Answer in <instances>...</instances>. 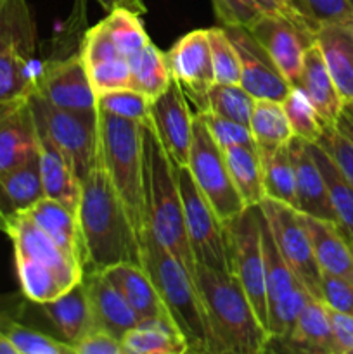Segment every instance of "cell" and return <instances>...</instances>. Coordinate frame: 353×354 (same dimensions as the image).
I'll use <instances>...</instances> for the list:
<instances>
[{
	"label": "cell",
	"mask_w": 353,
	"mask_h": 354,
	"mask_svg": "<svg viewBox=\"0 0 353 354\" xmlns=\"http://www.w3.org/2000/svg\"><path fill=\"white\" fill-rule=\"evenodd\" d=\"M33 93L57 109L76 113L97 111V95L80 50L42 66L37 73Z\"/></svg>",
	"instance_id": "obj_12"
},
{
	"label": "cell",
	"mask_w": 353,
	"mask_h": 354,
	"mask_svg": "<svg viewBox=\"0 0 353 354\" xmlns=\"http://www.w3.org/2000/svg\"><path fill=\"white\" fill-rule=\"evenodd\" d=\"M296 85L305 90L324 124H331L338 120L345 102L325 68V62L315 41L305 52L303 68Z\"/></svg>",
	"instance_id": "obj_28"
},
{
	"label": "cell",
	"mask_w": 353,
	"mask_h": 354,
	"mask_svg": "<svg viewBox=\"0 0 353 354\" xmlns=\"http://www.w3.org/2000/svg\"><path fill=\"white\" fill-rule=\"evenodd\" d=\"M353 185V102L345 104L338 120L324 124L317 140Z\"/></svg>",
	"instance_id": "obj_39"
},
{
	"label": "cell",
	"mask_w": 353,
	"mask_h": 354,
	"mask_svg": "<svg viewBox=\"0 0 353 354\" xmlns=\"http://www.w3.org/2000/svg\"><path fill=\"white\" fill-rule=\"evenodd\" d=\"M320 290V299L329 308L353 317V283L350 280L322 273Z\"/></svg>",
	"instance_id": "obj_50"
},
{
	"label": "cell",
	"mask_w": 353,
	"mask_h": 354,
	"mask_svg": "<svg viewBox=\"0 0 353 354\" xmlns=\"http://www.w3.org/2000/svg\"><path fill=\"white\" fill-rule=\"evenodd\" d=\"M246 30L265 48L289 85H296L305 52L315 41L314 31L289 17L273 14H260Z\"/></svg>",
	"instance_id": "obj_13"
},
{
	"label": "cell",
	"mask_w": 353,
	"mask_h": 354,
	"mask_svg": "<svg viewBox=\"0 0 353 354\" xmlns=\"http://www.w3.org/2000/svg\"><path fill=\"white\" fill-rule=\"evenodd\" d=\"M187 168L197 189L206 197L221 223H227L244 209V203L228 173L224 149L215 142L206 123L197 113H194L192 142Z\"/></svg>",
	"instance_id": "obj_8"
},
{
	"label": "cell",
	"mask_w": 353,
	"mask_h": 354,
	"mask_svg": "<svg viewBox=\"0 0 353 354\" xmlns=\"http://www.w3.org/2000/svg\"><path fill=\"white\" fill-rule=\"evenodd\" d=\"M107 279L111 280L114 287L123 294L127 303L132 310L137 313L138 320H158L172 324L168 311L152 283L151 277L145 272V268L138 263H118L102 270ZM175 327V325H173Z\"/></svg>",
	"instance_id": "obj_21"
},
{
	"label": "cell",
	"mask_w": 353,
	"mask_h": 354,
	"mask_svg": "<svg viewBox=\"0 0 353 354\" xmlns=\"http://www.w3.org/2000/svg\"><path fill=\"white\" fill-rule=\"evenodd\" d=\"M241 59V86L255 99L282 102L291 85L279 71L265 48L246 28H225Z\"/></svg>",
	"instance_id": "obj_16"
},
{
	"label": "cell",
	"mask_w": 353,
	"mask_h": 354,
	"mask_svg": "<svg viewBox=\"0 0 353 354\" xmlns=\"http://www.w3.org/2000/svg\"><path fill=\"white\" fill-rule=\"evenodd\" d=\"M203 121L206 123L211 137L215 138L221 149L235 147V145H249L256 147L255 138H253L251 130L248 124L237 123V121L227 120V118L217 116L213 113H197Z\"/></svg>",
	"instance_id": "obj_48"
},
{
	"label": "cell",
	"mask_w": 353,
	"mask_h": 354,
	"mask_svg": "<svg viewBox=\"0 0 353 354\" xmlns=\"http://www.w3.org/2000/svg\"><path fill=\"white\" fill-rule=\"evenodd\" d=\"M37 73L33 57L19 52L0 54V107L14 106L30 99L35 90Z\"/></svg>",
	"instance_id": "obj_37"
},
{
	"label": "cell",
	"mask_w": 353,
	"mask_h": 354,
	"mask_svg": "<svg viewBox=\"0 0 353 354\" xmlns=\"http://www.w3.org/2000/svg\"><path fill=\"white\" fill-rule=\"evenodd\" d=\"M82 280L85 283L96 328L121 341L128 330L141 324L137 313L102 270H85Z\"/></svg>",
	"instance_id": "obj_19"
},
{
	"label": "cell",
	"mask_w": 353,
	"mask_h": 354,
	"mask_svg": "<svg viewBox=\"0 0 353 354\" xmlns=\"http://www.w3.org/2000/svg\"><path fill=\"white\" fill-rule=\"evenodd\" d=\"M38 135V162L44 194L48 199H55L76 211L80 201V178L66 156L37 130Z\"/></svg>",
	"instance_id": "obj_27"
},
{
	"label": "cell",
	"mask_w": 353,
	"mask_h": 354,
	"mask_svg": "<svg viewBox=\"0 0 353 354\" xmlns=\"http://www.w3.org/2000/svg\"><path fill=\"white\" fill-rule=\"evenodd\" d=\"M173 80L179 83L196 113L206 111V95L215 83L208 30L183 35L166 54Z\"/></svg>",
	"instance_id": "obj_14"
},
{
	"label": "cell",
	"mask_w": 353,
	"mask_h": 354,
	"mask_svg": "<svg viewBox=\"0 0 353 354\" xmlns=\"http://www.w3.org/2000/svg\"><path fill=\"white\" fill-rule=\"evenodd\" d=\"M270 344H280L282 351L291 353L338 354L329 322L327 304L322 299L311 297L298 315L289 334L282 339L270 341Z\"/></svg>",
	"instance_id": "obj_23"
},
{
	"label": "cell",
	"mask_w": 353,
	"mask_h": 354,
	"mask_svg": "<svg viewBox=\"0 0 353 354\" xmlns=\"http://www.w3.org/2000/svg\"><path fill=\"white\" fill-rule=\"evenodd\" d=\"M142 266L151 277L175 328L185 339L189 353L215 354L206 308L194 277L151 237L142 249Z\"/></svg>",
	"instance_id": "obj_4"
},
{
	"label": "cell",
	"mask_w": 353,
	"mask_h": 354,
	"mask_svg": "<svg viewBox=\"0 0 353 354\" xmlns=\"http://www.w3.org/2000/svg\"><path fill=\"white\" fill-rule=\"evenodd\" d=\"M28 100L37 130L66 156L82 182L96 162L100 149L99 111L76 113L57 109L35 93Z\"/></svg>",
	"instance_id": "obj_6"
},
{
	"label": "cell",
	"mask_w": 353,
	"mask_h": 354,
	"mask_svg": "<svg viewBox=\"0 0 353 354\" xmlns=\"http://www.w3.org/2000/svg\"><path fill=\"white\" fill-rule=\"evenodd\" d=\"M176 178L182 196L187 241L194 261L196 265H204L218 272H230L224 223L197 189L187 166H176Z\"/></svg>",
	"instance_id": "obj_10"
},
{
	"label": "cell",
	"mask_w": 353,
	"mask_h": 354,
	"mask_svg": "<svg viewBox=\"0 0 353 354\" xmlns=\"http://www.w3.org/2000/svg\"><path fill=\"white\" fill-rule=\"evenodd\" d=\"M211 3L224 28H248L262 14L251 0H211Z\"/></svg>",
	"instance_id": "obj_49"
},
{
	"label": "cell",
	"mask_w": 353,
	"mask_h": 354,
	"mask_svg": "<svg viewBox=\"0 0 353 354\" xmlns=\"http://www.w3.org/2000/svg\"><path fill=\"white\" fill-rule=\"evenodd\" d=\"M14 261H16L17 279H19L24 297L38 306L48 303V301H54L55 297L78 283L23 254H14Z\"/></svg>",
	"instance_id": "obj_33"
},
{
	"label": "cell",
	"mask_w": 353,
	"mask_h": 354,
	"mask_svg": "<svg viewBox=\"0 0 353 354\" xmlns=\"http://www.w3.org/2000/svg\"><path fill=\"white\" fill-rule=\"evenodd\" d=\"M97 109L102 113L113 114L127 121L145 123L151 113V100L132 86L111 90V92L97 95Z\"/></svg>",
	"instance_id": "obj_45"
},
{
	"label": "cell",
	"mask_w": 353,
	"mask_h": 354,
	"mask_svg": "<svg viewBox=\"0 0 353 354\" xmlns=\"http://www.w3.org/2000/svg\"><path fill=\"white\" fill-rule=\"evenodd\" d=\"M142 149L147 237L165 248L194 277L196 261L187 241L176 166L159 142L151 121L142 123Z\"/></svg>",
	"instance_id": "obj_2"
},
{
	"label": "cell",
	"mask_w": 353,
	"mask_h": 354,
	"mask_svg": "<svg viewBox=\"0 0 353 354\" xmlns=\"http://www.w3.org/2000/svg\"><path fill=\"white\" fill-rule=\"evenodd\" d=\"M287 147H289L291 162H293L294 169V192H296V206L294 207L308 216L338 223V216H336L334 207L329 199L324 176L311 156L308 142L298 137H291Z\"/></svg>",
	"instance_id": "obj_18"
},
{
	"label": "cell",
	"mask_w": 353,
	"mask_h": 354,
	"mask_svg": "<svg viewBox=\"0 0 353 354\" xmlns=\"http://www.w3.org/2000/svg\"><path fill=\"white\" fill-rule=\"evenodd\" d=\"M3 232L12 241L14 254H23L42 263L73 282H80L83 279L82 266L71 256L66 254L26 213L9 218Z\"/></svg>",
	"instance_id": "obj_17"
},
{
	"label": "cell",
	"mask_w": 353,
	"mask_h": 354,
	"mask_svg": "<svg viewBox=\"0 0 353 354\" xmlns=\"http://www.w3.org/2000/svg\"><path fill=\"white\" fill-rule=\"evenodd\" d=\"M262 207L248 206L224 223L227 241L228 268L251 301L260 322L266 328V294H265V259H263ZM269 330V328H266Z\"/></svg>",
	"instance_id": "obj_7"
},
{
	"label": "cell",
	"mask_w": 353,
	"mask_h": 354,
	"mask_svg": "<svg viewBox=\"0 0 353 354\" xmlns=\"http://www.w3.org/2000/svg\"><path fill=\"white\" fill-rule=\"evenodd\" d=\"M149 121L175 166L189 165L194 113L175 80L151 102Z\"/></svg>",
	"instance_id": "obj_15"
},
{
	"label": "cell",
	"mask_w": 353,
	"mask_h": 354,
	"mask_svg": "<svg viewBox=\"0 0 353 354\" xmlns=\"http://www.w3.org/2000/svg\"><path fill=\"white\" fill-rule=\"evenodd\" d=\"M258 154L262 159L265 197L280 201V203H286L293 207L296 206L294 169L287 144L279 145L272 151H258Z\"/></svg>",
	"instance_id": "obj_38"
},
{
	"label": "cell",
	"mask_w": 353,
	"mask_h": 354,
	"mask_svg": "<svg viewBox=\"0 0 353 354\" xmlns=\"http://www.w3.org/2000/svg\"><path fill=\"white\" fill-rule=\"evenodd\" d=\"M249 130L258 151H272L287 144L293 137L282 102L269 99H256L249 120Z\"/></svg>",
	"instance_id": "obj_36"
},
{
	"label": "cell",
	"mask_w": 353,
	"mask_h": 354,
	"mask_svg": "<svg viewBox=\"0 0 353 354\" xmlns=\"http://www.w3.org/2000/svg\"><path fill=\"white\" fill-rule=\"evenodd\" d=\"M40 306L45 317L55 325L62 339L71 346L96 328L83 280H80L54 301H48Z\"/></svg>",
	"instance_id": "obj_29"
},
{
	"label": "cell",
	"mask_w": 353,
	"mask_h": 354,
	"mask_svg": "<svg viewBox=\"0 0 353 354\" xmlns=\"http://www.w3.org/2000/svg\"><path fill=\"white\" fill-rule=\"evenodd\" d=\"M315 44L343 102H353V24L318 28Z\"/></svg>",
	"instance_id": "obj_24"
},
{
	"label": "cell",
	"mask_w": 353,
	"mask_h": 354,
	"mask_svg": "<svg viewBox=\"0 0 353 354\" xmlns=\"http://www.w3.org/2000/svg\"><path fill=\"white\" fill-rule=\"evenodd\" d=\"M329 322H331L332 337H334L336 353L353 354V317L341 313L327 306Z\"/></svg>",
	"instance_id": "obj_52"
},
{
	"label": "cell",
	"mask_w": 353,
	"mask_h": 354,
	"mask_svg": "<svg viewBox=\"0 0 353 354\" xmlns=\"http://www.w3.org/2000/svg\"><path fill=\"white\" fill-rule=\"evenodd\" d=\"M224 154L230 178L244 206H258L265 197L258 149L249 145H235V147L224 149Z\"/></svg>",
	"instance_id": "obj_31"
},
{
	"label": "cell",
	"mask_w": 353,
	"mask_h": 354,
	"mask_svg": "<svg viewBox=\"0 0 353 354\" xmlns=\"http://www.w3.org/2000/svg\"><path fill=\"white\" fill-rule=\"evenodd\" d=\"M87 73L96 95L130 86V66L123 55L87 66Z\"/></svg>",
	"instance_id": "obj_47"
},
{
	"label": "cell",
	"mask_w": 353,
	"mask_h": 354,
	"mask_svg": "<svg viewBox=\"0 0 353 354\" xmlns=\"http://www.w3.org/2000/svg\"><path fill=\"white\" fill-rule=\"evenodd\" d=\"M100 3L102 9H106L107 12L116 7H125V9H130L137 14H145V3L142 0H97Z\"/></svg>",
	"instance_id": "obj_54"
},
{
	"label": "cell",
	"mask_w": 353,
	"mask_h": 354,
	"mask_svg": "<svg viewBox=\"0 0 353 354\" xmlns=\"http://www.w3.org/2000/svg\"><path fill=\"white\" fill-rule=\"evenodd\" d=\"M128 66L130 86L144 93L151 102L168 88L173 80L166 54H163L152 41L128 59Z\"/></svg>",
	"instance_id": "obj_34"
},
{
	"label": "cell",
	"mask_w": 353,
	"mask_h": 354,
	"mask_svg": "<svg viewBox=\"0 0 353 354\" xmlns=\"http://www.w3.org/2000/svg\"><path fill=\"white\" fill-rule=\"evenodd\" d=\"M194 280L206 308L215 354L265 353L270 334L234 273L196 265Z\"/></svg>",
	"instance_id": "obj_3"
},
{
	"label": "cell",
	"mask_w": 353,
	"mask_h": 354,
	"mask_svg": "<svg viewBox=\"0 0 353 354\" xmlns=\"http://www.w3.org/2000/svg\"><path fill=\"white\" fill-rule=\"evenodd\" d=\"M260 232H262L263 259H265L266 328H269L270 341H275L289 334L298 315L311 299V294L305 289L300 279L294 275L293 270L277 251L263 213Z\"/></svg>",
	"instance_id": "obj_9"
},
{
	"label": "cell",
	"mask_w": 353,
	"mask_h": 354,
	"mask_svg": "<svg viewBox=\"0 0 353 354\" xmlns=\"http://www.w3.org/2000/svg\"><path fill=\"white\" fill-rule=\"evenodd\" d=\"M0 334L9 337V341L12 342L19 354H75L73 346L66 342L64 339L59 341V339L44 334V332L19 325L12 318H9L3 324Z\"/></svg>",
	"instance_id": "obj_44"
},
{
	"label": "cell",
	"mask_w": 353,
	"mask_h": 354,
	"mask_svg": "<svg viewBox=\"0 0 353 354\" xmlns=\"http://www.w3.org/2000/svg\"><path fill=\"white\" fill-rule=\"evenodd\" d=\"M215 83H241V59L224 26L208 28Z\"/></svg>",
	"instance_id": "obj_46"
},
{
	"label": "cell",
	"mask_w": 353,
	"mask_h": 354,
	"mask_svg": "<svg viewBox=\"0 0 353 354\" xmlns=\"http://www.w3.org/2000/svg\"><path fill=\"white\" fill-rule=\"evenodd\" d=\"M26 214L66 254L71 256L85 270V248L76 211L59 201L44 197L30 211H26Z\"/></svg>",
	"instance_id": "obj_25"
},
{
	"label": "cell",
	"mask_w": 353,
	"mask_h": 354,
	"mask_svg": "<svg viewBox=\"0 0 353 354\" xmlns=\"http://www.w3.org/2000/svg\"><path fill=\"white\" fill-rule=\"evenodd\" d=\"M260 207L275 242L277 251L289 265L294 275L300 279L305 289L311 294V297L320 299L322 272L315 259L303 214L289 204L270 199V197H263Z\"/></svg>",
	"instance_id": "obj_11"
},
{
	"label": "cell",
	"mask_w": 353,
	"mask_h": 354,
	"mask_svg": "<svg viewBox=\"0 0 353 354\" xmlns=\"http://www.w3.org/2000/svg\"><path fill=\"white\" fill-rule=\"evenodd\" d=\"M289 6L314 33L329 24H353V0H289Z\"/></svg>",
	"instance_id": "obj_42"
},
{
	"label": "cell",
	"mask_w": 353,
	"mask_h": 354,
	"mask_svg": "<svg viewBox=\"0 0 353 354\" xmlns=\"http://www.w3.org/2000/svg\"><path fill=\"white\" fill-rule=\"evenodd\" d=\"M44 197L37 152L26 162L0 175V218L3 228L9 218L26 213Z\"/></svg>",
	"instance_id": "obj_26"
},
{
	"label": "cell",
	"mask_w": 353,
	"mask_h": 354,
	"mask_svg": "<svg viewBox=\"0 0 353 354\" xmlns=\"http://www.w3.org/2000/svg\"><path fill=\"white\" fill-rule=\"evenodd\" d=\"M282 107L293 130V137L301 138L308 144H317L324 130V121L300 85H291L282 100Z\"/></svg>",
	"instance_id": "obj_41"
},
{
	"label": "cell",
	"mask_w": 353,
	"mask_h": 354,
	"mask_svg": "<svg viewBox=\"0 0 353 354\" xmlns=\"http://www.w3.org/2000/svg\"><path fill=\"white\" fill-rule=\"evenodd\" d=\"M75 354H125L123 342L107 332L93 328L92 332L73 344Z\"/></svg>",
	"instance_id": "obj_51"
},
{
	"label": "cell",
	"mask_w": 353,
	"mask_h": 354,
	"mask_svg": "<svg viewBox=\"0 0 353 354\" xmlns=\"http://www.w3.org/2000/svg\"><path fill=\"white\" fill-rule=\"evenodd\" d=\"M104 21H106L107 30L113 37L118 52L127 61L151 41L144 24H142L141 14L134 12V10L116 7V9L107 12Z\"/></svg>",
	"instance_id": "obj_43"
},
{
	"label": "cell",
	"mask_w": 353,
	"mask_h": 354,
	"mask_svg": "<svg viewBox=\"0 0 353 354\" xmlns=\"http://www.w3.org/2000/svg\"><path fill=\"white\" fill-rule=\"evenodd\" d=\"M9 315H7L6 313V311H2V310H0V330H2V327H3V324H6V322L7 320H9Z\"/></svg>",
	"instance_id": "obj_56"
},
{
	"label": "cell",
	"mask_w": 353,
	"mask_h": 354,
	"mask_svg": "<svg viewBox=\"0 0 353 354\" xmlns=\"http://www.w3.org/2000/svg\"><path fill=\"white\" fill-rule=\"evenodd\" d=\"M256 99L246 92L241 83H213L206 95V111L237 123L248 124Z\"/></svg>",
	"instance_id": "obj_40"
},
{
	"label": "cell",
	"mask_w": 353,
	"mask_h": 354,
	"mask_svg": "<svg viewBox=\"0 0 353 354\" xmlns=\"http://www.w3.org/2000/svg\"><path fill=\"white\" fill-rule=\"evenodd\" d=\"M38 152V135L30 100L0 107V175Z\"/></svg>",
	"instance_id": "obj_20"
},
{
	"label": "cell",
	"mask_w": 353,
	"mask_h": 354,
	"mask_svg": "<svg viewBox=\"0 0 353 354\" xmlns=\"http://www.w3.org/2000/svg\"><path fill=\"white\" fill-rule=\"evenodd\" d=\"M80 185L76 216L85 248V270H106L118 263L142 265L141 245L111 183L102 149Z\"/></svg>",
	"instance_id": "obj_1"
},
{
	"label": "cell",
	"mask_w": 353,
	"mask_h": 354,
	"mask_svg": "<svg viewBox=\"0 0 353 354\" xmlns=\"http://www.w3.org/2000/svg\"><path fill=\"white\" fill-rule=\"evenodd\" d=\"M0 354H19L9 337L3 334H0Z\"/></svg>",
	"instance_id": "obj_55"
},
{
	"label": "cell",
	"mask_w": 353,
	"mask_h": 354,
	"mask_svg": "<svg viewBox=\"0 0 353 354\" xmlns=\"http://www.w3.org/2000/svg\"><path fill=\"white\" fill-rule=\"evenodd\" d=\"M310 145V152L314 156L315 162L320 168L324 176L325 187H327L329 199H331L334 213L338 216V223L346 234H353V185L345 173L338 168L331 156L317 144Z\"/></svg>",
	"instance_id": "obj_35"
},
{
	"label": "cell",
	"mask_w": 353,
	"mask_h": 354,
	"mask_svg": "<svg viewBox=\"0 0 353 354\" xmlns=\"http://www.w3.org/2000/svg\"><path fill=\"white\" fill-rule=\"evenodd\" d=\"M125 354H185V339L172 324L158 320L141 322L121 339Z\"/></svg>",
	"instance_id": "obj_32"
},
{
	"label": "cell",
	"mask_w": 353,
	"mask_h": 354,
	"mask_svg": "<svg viewBox=\"0 0 353 354\" xmlns=\"http://www.w3.org/2000/svg\"><path fill=\"white\" fill-rule=\"evenodd\" d=\"M346 235H348V239H350V244L353 245V234H346Z\"/></svg>",
	"instance_id": "obj_57"
},
{
	"label": "cell",
	"mask_w": 353,
	"mask_h": 354,
	"mask_svg": "<svg viewBox=\"0 0 353 354\" xmlns=\"http://www.w3.org/2000/svg\"><path fill=\"white\" fill-rule=\"evenodd\" d=\"M255 3L256 9L262 14H273V16H284L289 19L296 21V23L303 24L296 16H294L293 9L289 6V0H251ZM305 26V24H303ZM311 31V30H310Z\"/></svg>",
	"instance_id": "obj_53"
},
{
	"label": "cell",
	"mask_w": 353,
	"mask_h": 354,
	"mask_svg": "<svg viewBox=\"0 0 353 354\" xmlns=\"http://www.w3.org/2000/svg\"><path fill=\"white\" fill-rule=\"evenodd\" d=\"M37 26L28 0H0V54L19 52L33 57Z\"/></svg>",
	"instance_id": "obj_30"
},
{
	"label": "cell",
	"mask_w": 353,
	"mask_h": 354,
	"mask_svg": "<svg viewBox=\"0 0 353 354\" xmlns=\"http://www.w3.org/2000/svg\"><path fill=\"white\" fill-rule=\"evenodd\" d=\"M99 111V109H97ZM99 135L111 183L121 201L141 251L147 241L144 207L142 124L99 111Z\"/></svg>",
	"instance_id": "obj_5"
},
{
	"label": "cell",
	"mask_w": 353,
	"mask_h": 354,
	"mask_svg": "<svg viewBox=\"0 0 353 354\" xmlns=\"http://www.w3.org/2000/svg\"><path fill=\"white\" fill-rule=\"evenodd\" d=\"M0 230L3 232V220H2V218H0Z\"/></svg>",
	"instance_id": "obj_58"
},
{
	"label": "cell",
	"mask_w": 353,
	"mask_h": 354,
	"mask_svg": "<svg viewBox=\"0 0 353 354\" xmlns=\"http://www.w3.org/2000/svg\"><path fill=\"white\" fill-rule=\"evenodd\" d=\"M303 221L320 272L353 283V245L346 232L336 221L308 214H303Z\"/></svg>",
	"instance_id": "obj_22"
}]
</instances>
